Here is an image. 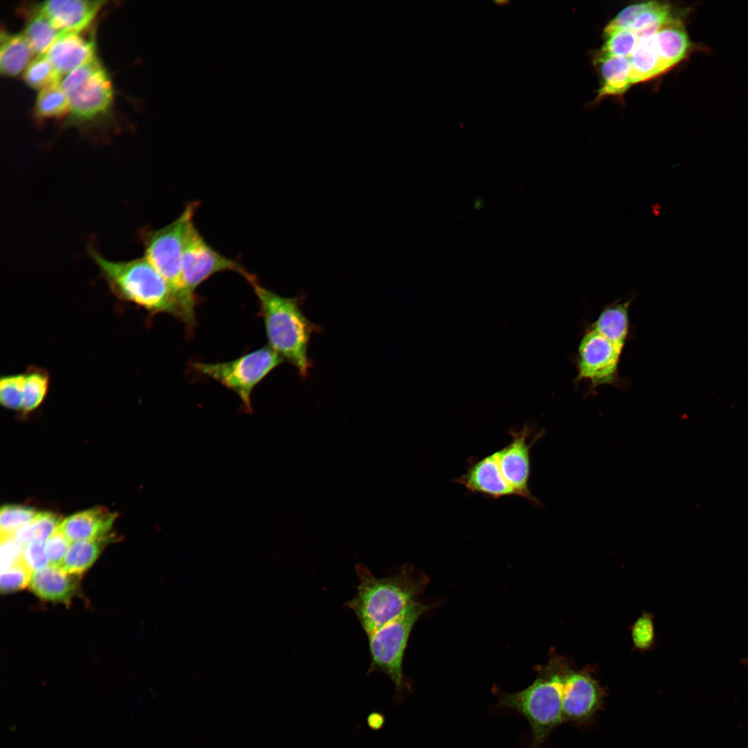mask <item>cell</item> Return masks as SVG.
I'll list each match as a JSON object with an SVG mask.
<instances>
[{"instance_id": "obj_24", "label": "cell", "mask_w": 748, "mask_h": 748, "mask_svg": "<svg viewBox=\"0 0 748 748\" xmlns=\"http://www.w3.org/2000/svg\"><path fill=\"white\" fill-rule=\"evenodd\" d=\"M25 380L20 412L28 414L44 401L50 386L49 373L43 368L30 366L24 372Z\"/></svg>"}, {"instance_id": "obj_33", "label": "cell", "mask_w": 748, "mask_h": 748, "mask_svg": "<svg viewBox=\"0 0 748 748\" xmlns=\"http://www.w3.org/2000/svg\"><path fill=\"white\" fill-rule=\"evenodd\" d=\"M648 1L630 5L620 11L605 26L604 35L630 29L639 15L645 9Z\"/></svg>"}, {"instance_id": "obj_27", "label": "cell", "mask_w": 748, "mask_h": 748, "mask_svg": "<svg viewBox=\"0 0 748 748\" xmlns=\"http://www.w3.org/2000/svg\"><path fill=\"white\" fill-rule=\"evenodd\" d=\"M61 522V518L53 513H39L34 519L20 528L14 537L24 546L33 540L46 542Z\"/></svg>"}, {"instance_id": "obj_2", "label": "cell", "mask_w": 748, "mask_h": 748, "mask_svg": "<svg viewBox=\"0 0 748 748\" xmlns=\"http://www.w3.org/2000/svg\"><path fill=\"white\" fill-rule=\"evenodd\" d=\"M355 568L356 592L344 606L353 612L366 635L418 602L427 582L425 576L410 565L392 569L382 577H376L362 564Z\"/></svg>"}, {"instance_id": "obj_30", "label": "cell", "mask_w": 748, "mask_h": 748, "mask_svg": "<svg viewBox=\"0 0 748 748\" xmlns=\"http://www.w3.org/2000/svg\"><path fill=\"white\" fill-rule=\"evenodd\" d=\"M24 380V372L1 376L0 403L3 407L20 411Z\"/></svg>"}, {"instance_id": "obj_31", "label": "cell", "mask_w": 748, "mask_h": 748, "mask_svg": "<svg viewBox=\"0 0 748 748\" xmlns=\"http://www.w3.org/2000/svg\"><path fill=\"white\" fill-rule=\"evenodd\" d=\"M605 37L599 54L607 56L629 57L639 42L630 29L615 31Z\"/></svg>"}, {"instance_id": "obj_5", "label": "cell", "mask_w": 748, "mask_h": 748, "mask_svg": "<svg viewBox=\"0 0 748 748\" xmlns=\"http://www.w3.org/2000/svg\"><path fill=\"white\" fill-rule=\"evenodd\" d=\"M198 207L196 202L186 206L172 222L157 229L142 233L144 256L167 282L188 330L195 323L196 298L188 293L182 276L181 260L185 238Z\"/></svg>"}, {"instance_id": "obj_12", "label": "cell", "mask_w": 748, "mask_h": 748, "mask_svg": "<svg viewBox=\"0 0 748 748\" xmlns=\"http://www.w3.org/2000/svg\"><path fill=\"white\" fill-rule=\"evenodd\" d=\"M603 701V690L591 675L568 670L562 703L564 722H587L602 707Z\"/></svg>"}, {"instance_id": "obj_3", "label": "cell", "mask_w": 748, "mask_h": 748, "mask_svg": "<svg viewBox=\"0 0 748 748\" xmlns=\"http://www.w3.org/2000/svg\"><path fill=\"white\" fill-rule=\"evenodd\" d=\"M246 280L257 296L268 346L305 377L311 367L309 342L319 327L305 316L299 298L282 296L261 285L252 274Z\"/></svg>"}, {"instance_id": "obj_13", "label": "cell", "mask_w": 748, "mask_h": 748, "mask_svg": "<svg viewBox=\"0 0 748 748\" xmlns=\"http://www.w3.org/2000/svg\"><path fill=\"white\" fill-rule=\"evenodd\" d=\"M104 1L49 0L35 5L62 32H82L93 21Z\"/></svg>"}, {"instance_id": "obj_23", "label": "cell", "mask_w": 748, "mask_h": 748, "mask_svg": "<svg viewBox=\"0 0 748 748\" xmlns=\"http://www.w3.org/2000/svg\"><path fill=\"white\" fill-rule=\"evenodd\" d=\"M109 537L110 536L71 542L58 567L71 575L77 576L82 573L91 567L98 558Z\"/></svg>"}, {"instance_id": "obj_20", "label": "cell", "mask_w": 748, "mask_h": 748, "mask_svg": "<svg viewBox=\"0 0 748 748\" xmlns=\"http://www.w3.org/2000/svg\"><path fill=\"white\" fill-rule=\"evenodd\" d=\"M0 71L6 76L18 75L30 62L34 52L24 35L3 30L0 37Z\"/></svg>"}, {"instance_id": "obj_7", "label": "cell", "mask_w": 748, "mask_h": 748, "mask_svg": "<svg viewBox=\"0 0 748 748\" xmlns=\"http://www.w3.org/2000/svg\"><path fill=\"white\" fill-rule=\"evenodd\" d=\"M60 85L69 101L67 123H94L110 113L114 98L112 83L97 57L66 75Z\"/></svg>"}, {"instance_id": "obj_21", "label": "cell", "mask_w": 748, "mask_h": 748, "mask_svg": "<svg viewBox=\"0 0 748 748\" xmlns=\"http://www.w3.org/2000/svg\"><path fill=\"white\" fill-rule=\"evenodd\" d=\"M631 82L636 84L661 74L654 35L639 40L629 57Z\"/></svg>"}, {"instance_id": "obj_25", "label": "cell", "mask_w": 748, "mask_h": 748, "mask_svg": "<svg viewBox=\"0 0 748 748\" xmlns=\"http://www.w3.org/2000/svg\"><path fill=\"white\" fill-rule=\"evenodd\" d=\"M672 16L671 6L664 2L648 1L645 9L639 15L630 30L639 40L655 35L661 26Z\"/></svg>"}, {"instance_id": "obj_34", "label": "cell", "mask_w": 748, "mask_h": 748, "mask_svg": "<svg viewBox=\"0 0 748 748\" xmlns=\"http://www.w3.org/2000/svg\"><path fill=\"white\" fill-rule=\"evenodd\" d=\"M71 543L57 527L45 542V552L48 564L58 567L64 559Z\"/></svg>"}, {"instance_id": "obj_32", "label": "cell", "mask_w": 748, "mask_h": 748, "mask_svg": "<svg viewBox=\"0 0 748 748\" xmlns=\"http://www.w3.org/2000/svg\"><path fill=\"white\" fill-rule=\"evenodd\" d=\"M33 571L23 558L14 562L8 569L1 571V590L3 593L17 591L29 585Z\"/></svg>"}, {"instance_id": "obj_16", "label": "cell", "mask_w": 748, "mask_h": 748, "mask_svg": "<svg viewBox=\"0 0 748 748\" xmlns=\"http://www.w3.org/2000/svg\"><path fill=\"white\" fill-rule=\"evenodd\" d=\"M115 518V513L97 507L66 518L58 529L71 542L96 540L107 536Z\"/></svg>"}, {"instance_id": "obj_17", "label": "cell", "mask_w": 748, "mask_h": 748, "mask_svg": "<svg viewBox=\"0 0 748 748\" xmlns=\"http://www.w3.org/2000/svg\"><path fill=\"white\" fill-rule=\"evenodd\" d=\"M661 73L683 60L691 49V42L683 23L671 17L654 35Z\"/></svg>"}, {"instance_id": "obj_19", "label": "cell", "mask_w": 748, "mask_h": 748, "mask_svg": "<svg viewBox=\"0 0 748 748\" xmlns=\"http://www.w3.org/2000/svg\"><path fill=\"white\" fill-rule=\"evenodd\" d=\"M597 62L601 76L597 99L622 95L632 85L629 57L598 54Z\"/></svg>"}, {"instance_id": "obj_22", "label": "cell", "mask_w": 748, "mask_h": 748, "mask_svg": "<svg viewBox=\"0 0 748 748\" xmlns=\"http://www.w3.org/2000/svg\"><path fill=\"white\" fill-rule=\"evenodd\" d=\"M65 32L57 29L35 6L27 12L26 21L23 35L34 53L44 54L51 46Z\"/></svg>"}, {"instance_id": "obj_10", "label": "cell", "mask_w": 748, "mask_h": 748, "mask_svg": "<svg viewBox=\"0 0 748 748\" xmlns=\"http://www.w3.org/2000/svg\"><path fill=\"white\" fill-rule=\"evenodd\" d=\"M181 270L186 287L194 298L198 286L215 274L232 271L245 279L251 275L239 262L215 250L202 236L194 222L186 235Z\"/></svg>"}, {"instance_id": "obj_36", "label": "cell", "mask_w": 748, "mask_h": 748, "mask_svg": "<svg viewBox=\"0 0 748 748\" xmlns=\"http://www.w3.org/2000/svg\"><path fill=\"white\" fill-rule=\"evenodd\" d=\"M45 542L42 540H33L24 547L23 559L33 572L48 564L45 552Z\"/></svg>"}, {"instance_id": "obj_6", "label": "cell", "mask_w": 748, "mask_h": 748, "mask_svg": "<svg viewBox=\"0 0 748 748\" xmlns=\"http://www.w3.org/2000/svg\"><path fill=\"white\" fill-rule=\"evenodd\" d=\"M568 670L554 661L539 670L526 688L499 697V706L518 712L529 722L533 736L530 748H541L554 728L564 722L562 703Z\"/></svg>"}, {"instance_id": "obj_18", "label": "cell", "mask_w": 748, "mask_h": 748, "mask_svg": "<svg viewBox=\"0 0 748 748\" xmlns=\"http://www.w3.org/2000/svg\"><path fill=\"white\" fill-rule=\"evenodd\" d=\"M73 576L57 566L48 564L33 572L29 587L43 600L66 603L76 591L77 582Z\"/></svg>"}, {"instance_id": "obj_26", "label": "cell", "mask_w": 748, "mask_h": 748, "mask_svg": "<svg viewBox=\"0 0 748 748\" xmlns=\"http://www.w3.org/2000/svg\"><path fill=\"white\" fill-rule=\"evenodd\" d=\"M34 111L38 119L59 117L69 114V101L60 82L39 91Z\"/></svg>"}, {"instance_id": "obj_1", "label": "cell", "mask_w": 748, "mask_h": 748, "mask_svg": "<svg viewBox=\"0 0 748 748\" xmlns=\"http://www.w3.org/2000/svg\"><path fill=\"white\" fill-rule=\"evenodd\" d=\"M632 300L606 305L596 319L585 326L574 359V384L585 382L588 393L602 386L623 388L619 375L623 350L631 333L630 307Z\"/></svg>"}, {"instance_id": "obj_15", "label": "cell", "mask_w": 748, "mask_h": 748, "mask_svg": "<svg viewBox=\"0 0 748 748\" xmlns=\"http://www.w3.org/2000/svg\"><path fill=\"white\" fill-rule=\"evenodd\" d=\"M455 482L472 492L493 499L515 495L499 472L495 452L472 461L466 472L456 478Z\"/></svg>"}, {"instance_id": "obj_28", "label": "cell", "mask_w": 748, "mask_h": 748, "mask_svg": "<svg viewBox=\"0 0 748 748\" xmlns=\"http://www.w3.org/2000/svg\"><path fill=\"white\" fill-rule=\"evenodd\" d=\"M60 77L45 53L34 57L25 68L23 75L30 87L38 90L60 82Z\"/></svg>"}, {"instance_id": "obj_35", "label": "cell", "mask_w": 748, "mask_h": 748, "mask_svg": "<svg viewBox=\"0 0 748 748\" xmlns=\"http://www.w3.org/2000/svg\"><path fill=\"white\" fill-rule=\"evenodd\" d=\"M654 632L652 618L643 614L634 623L632 629V641L638 649H648L654 641Z\"/></svg>"}, {"instance_id": "obj_38", "label": "cell", "mask_w": 748, "mask_h": 748, "mask_svg": "<svg viewBox=\"0 0 748 748\" xmlns=\"http://www.w3.org/2000/svg\"><path fill=\"white\" fill-rule=\"evenodd\" d=\"M368 726L375 730L380 729L384 725V716L379 713H372L367 718Z\"/></svg>"}, {"instance_id": "obj_14", "label": "cell", "mask_w": 748, "mask_h": 748, "mask_svg": "<svg viewBox=\"0 0 748 748\" xmlns=\"http://www.w3.org/2000/svg\"><path fill=\"white\" fill-rule=\"evenodd\" d=\"M81 33H62L45 53L60 76L96 57L94 38L84 37Z\"/></svg>"}, {"instance_id": "obj_11", "label": "cell", "mask_w": 748, "mask_h": 748, "mask_svg": "<svg viewBox=\"0 0 748 748\" xmlns=\"http://www.w3.org/2000/svg\"><path fill=\"white\" fill-rule=\"evenodd\" d=\"M535 429L527 424L518 430H511L510 443L495 452L499 472L515 495L540 505L539 500L529 490L531 472L530 449L543 436L542 430L534 434Z\"/></svg>"}, {"instance_id": "obj_37", "label": "cell", "mask_w": 748, "mask_h": 748, "mask_svg": "<svg viewBox=\"0 0 748 748\" xmlns=\"http://www.w3.org/2000/svg\"><path fill=\"white\" fill-rule=\"evenodd\" d=\"M24 546L13 537L1 538V570L8 569L14 562L23 558Z\"/></svg>"}, {"instance_id": "obj_4", "label": "cell", "mask_w": 748, "mask_h": 748, "mask_svg": "<svg viewBox=\"0 0 748 748\" xmlns=\"http://www.w3.org/2000/svg\"><path fill=\"white\" fill-rule=\"evenodd\" d=\"M88 253L111 292L119 300L136 305L151 315L165 313L182 319L169 285L145 256L115 261L105 258L92 247H88Z\"/></svg>"}, {"instance_id": "obj_8", "label": "cell", "mask_w": 748, "mask_h": 748, "mask_svg": "<svg viewBox=\"0 0 748 748\" xmlns=\"http://www.w3.org/2000/svg\"><path fill=\"white\" fill-rule=\"evenodd\" d=\"M427 609V605L418 601L395 619L366 635L371 661L367 675L373 672L386 675L398 697L409 689L402 667L408 641L414 625Z\"/></svg>"}, {"instance_id": "obj_9", "label": "cell", "mask_w": 748, "mask_h": 748, "mask_svg": "<svg viewBox=\"0 0 748 748\" xmlns=\"http://www.w3.org/2000/svg\"><path fill=\"white\" fill-rule=\"evenodd\" d=\"M283 361L277 353L265 346L231 361L198 362L193 363V366L199 373L235 393L241 400L243 412L252 415L253 389Z\"/></svg>"}, {"instance_id": "obj_29", "label": "cell", "mask_w": 748, "mask_h": 748, "mask_svg": "<svg viewBox=\"0 0 748 748\" xmlns=\"http://www.w3.org/2000/svg\"><path fill=\"white\" fill-rule=\"evenodd\" d=\"M39 513L22 506H3L0 515L1 538L13 537L20 528L34 519Z\"/></svg>"}]
</instances>
